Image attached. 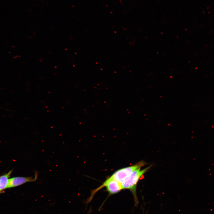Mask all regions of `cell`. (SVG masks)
Here are the masks:
<instances>
[{"label":"cell","instance_id":"4","mask_svg":"<svg viewBox=\"0 0 214 214\" xmlns=\"http://www.w3.org/2000/svg\"><path fill=\"white\" fill-rule=\"evenodd\" d=\"M38 172L36 171L34 176L17 177L9 179L7 188L17 187L28 182H33L37 179Z\"/></svg>","mask_w":214,"mask_h":214},{"label":"cell","instance_id":"5","mask_svg":"<svg viewBox=\"0 0 214 214\" xmlns=\"http://www.w3.org/2000/svg\"><path fill=\"white\" fill-rule=\"evenodd\" d=\"M12 172V170H11L0 176V191L7 188L9 177Z\"/></svg>","mask_w":214,"mask_h":214},{"label":"cell","instance_id":"2","mask_svg":"<svg viewBox=\"0 0 214 214\" xmlns=\"http://www.w3.org/2000/svg\"><path fill=\"white\" fill-rule=\"evenodd\" d=\"M105 187L109 195L116 194L123 189L121 183L111 178L110 177L108 178L99 187L92 191L90 196L86 201L87 204L89 203L97 191L101 188Z\"/></svg>","mask_w":214,"mask_h":214},{"label":"cell","instance_id":"3","mask_svg":"<svg viewBox=\"0 0 214 214\" xmlns=\"http://www.w3.org/2000/svg\"><path fill=\"white\" fill-rule=\"evenodd\" d=\"M147 164L146 162L142 160L133 165L118 170L114 172L110 177L121 183L125 178L133 171L137 169L141 168Z\"/></svg>","mask_w":214,"mask_h":214},{"label":"cell","instance_id":"1","mask_svg":"<svg viewBox=\"0 0 214 214\" xmlns=\"http://www.w3.org/2000/svg\"><path fill=\"white\" fill-rule=\"evenodd\" d=\"M151 166L152 165H151L142 170H141V168L136 169L125 178L121 183L123 189H128L133 194L136 206H137L139 203L136 194V187L138 182L141 177L146 173Z\"/></svg>","mask_w":214,"mask_h":214}]
</instances>
